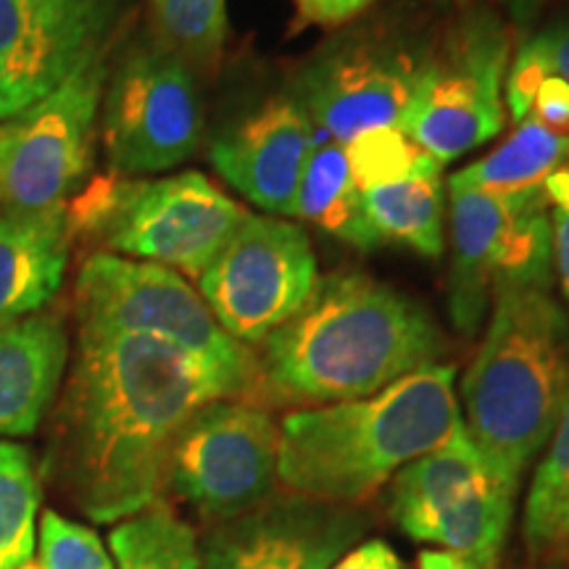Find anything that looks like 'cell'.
<instances>
[{
    "label": "cell",
    "instance_id": "6da1fadb",
    "mask_svg": "<svg viewBox=\"0 0 569 569\" xmlns=\"http://www.w3.org/2000/svg\"><path fill=\"white\" fill-rule=\"evenodd\" d=\"M217 398H234L230 386L177 346L77 330L56 407L51 478L92 522H122L161 501L177 432Z\"/></svg>",
    "mask_w": 569,
    "mask_h": 569
},
{
    "label": "cell",
    "instance_id": "7a4b0ae2",
    "mask_svg": "<svg viewBox=\"0 0 569 569\" xmlns=\"http://www.w3.org/2000/svg\"><path fill=\"white\" fill-rule=\"evenodd\" d=\"M259 348L253 401L315 409L375 396L440 365L446 338L422 306L390 284L330 272Z\"/></svg>",
    "mask_w": 569,
    "mask_h": 569
},
{
    "label": "cell",
    "instance_id": "3957f363",
    "mask_svg": "<svg viewBox=\"0 0 569 569\" xmlns=\"http://www.w3.org/2000/svg\"><path fill=\"white\" fill-rule=\"evenodd\" d=\"M457 430V369L425 367L375 396L284 415L277 482L288 493L361 507Z\"/></svg>",
    "mask_w": 569,
    "mask_h": 569
},
{
    "label": "cell",
    "instance_id": "277c9868",
    "mask_svg": "<svg viewBox=\"0 0 569 569\" xmlns=\"http://www.w3.org/2000/svg\"><path fill=\"white\" fill-rule=\"evenodd\" d=\"M567 380L569 319L551 288L498 293L457 393L469 440L515 490L549 443Z\"/></svg>",
    "mask_w": 569,
    "mask_h": 569
},
{
    "label": "cell",
    "instance_id": "5b68a950",
    "mask_svg": "<svg viewBox=\"0 0 569 569\" xmlns=\"http://www.w3.org/2000/svg\"><path fill=\"white\" fill-rule=\"evenodd\" d=\"M246 213L193 169L159 180L111 172L84 184L69 203L74 234L90 238L103 253L190 277L209 267Z\"/></svg>",
    "mask_w": 569,
    "mask_h": 569
},
{
    "label": "cell",
    "instance_id": "8992f818",
    "mask_svg": "<svg viewBox=\"0 0 569 569\" xmlns=\"http://www.w3.org/2000/svg\"><path fill=\"white\" fill-rule=\"evenodd\" d=\"M77 330L156 338L196 356L230 386L256 398L259 367L251 348L219 327L201 293L174 269L96 251L74 282Z\"/></svg>",
    "mask_w": 569,
    "mask_h": 569
},
{
    "label": "cell",
    "instance_id": "52a82bcc",
    "mask_svg": "<svg viewBox=\"0 0 569 569\" xmlns=\"http://www.w3.org/2000/svg\"><path fill=\"white\" fill-rule=\"evenodd\" d=\"M511 38L490 9L475 6L427 51L401 130L440 163L493 140L507 122L503 77Z\"/></svg>",
    "mask_w": 569,
    "mask_h": 569
},
{
    "label": "cell",
    "instance_id": "ba28073f",
    "mask_svg": "<svg viewBox=\"0 0 569 569\" xmlns=\"http://www.w3.org/2000/svg\"><path fill=\"white\" fill-rule=\"evenodd\" d=\"M507 486L461 430L390 480L388 515L403 536L440 546L475 569H496L515 517Z\"/></svg>",
    "mask_w": 569,
    "mask_h": 569
},
{
    "label": "cell",
    "instance_id": "9c48e42d",
    "mask_svg": "<svg viewBox=\"0 0 569 569\" xmlns=\"http://www.w3.org/2000/svg\"><path fill=\"white\" fill-rule=\"evenodd\" d=\"M427 51L398 27H348L301 63L290 98L319 132L348 146L365 132L401 124Z\"/></svg>",
    "mask_w": 569,
    "mask_h": 569
},
{
    "label": "cell",
    "instance_id": "30bf717a",
    "mask_svg": "<svg viewBox=\"0 0 569 569\" xmlns=\"http://www.w3.org/2000/svg\"><path fill=\"white\" fill-rule=\"evenodd\" d=\"M98 132L113 174L146 177L180 167L203 140L193 67L159 38L140 40L109 71Z\"/></svg>",
    "mask_w": 569,
    "mask_h": 569
},
{
    "label": "cell",
    "instance_id": "8fae6325",
    "mask_svg": "<svg viewBox=\"0 0 569 569\" xmlns=\"http://www.w3.org/2000/svg\"><path fill=\"white\" fill-rule=\"evenodd\" d=\"M280 425L253 398H217L177 432L167 490L206 522H227L277 493Z\"/></svg>",
    "mask_w": 569,
    "mask_h": 569
},
{
    "label": "cell",
    "instance_id": "7c38bea8",
    "mask_svg": "<svg viewBox=\"0 0 569 569\" xmlns=\"http://www.w3.org/2000/svg\"><path fill=\"white\" fill-rule=\"evenodd\" d=\"M109 71L103 56L0 122V206H67L88 184Z\"/></svg>",
    "mask_w": 569,
    "mask_h": 569
},
{
    "label": "cell",
    "instance_id": "4fadbf2b",
    "mask_svg": "<svg viewBox=\"0 0 569 569\" xmlns=\"http://www.w3.org/2000/svg\"><path fill=\"white\" fill-rule=\"evenodd\" d=\"M317 277V256L303 227L248 211L196 277V290L227 336L253 351L301 309Z\"/></svg>",
    "mask_w": 569,
    "mask_h": 569
},
{
    "label": "cell",
    "instance_id": "5bb4252c",
    "mask_svg": "<svg viewBox=\"0 0 569 569\" xmlns=\"http://www.w3.org/2000/svg\"><path fill=\"white\" fill-rule=\"evenodd\" d=\"M369 528L372 517L361 507L282 490L248 515L213 525L201 569H330Z\"/></svg>",
    "mask_w": 569,
    "mask_h": 569
},
{
    "label": "cell",
    "instance_id": "9a60e30c",
    "mask_svg": "<svg viewBox=\"0 0 569 569\" xmlns=\"http://www.w3.org/2000/svg\"><path fill=\"white\" fill-rule=\"evenodd\" d=\"M127 0H0V61L38 98L111 53Z\"/></svg>",
    "mask_w": 569,
    "mask_h": 569
},
{
    "label": "cell",
    "instance_id": "2e32d148",
    "mask_svg": "<svg viewBox=\"0 0 569 569\" xmlns=\"http://www.w3.org/2000/svg\"><path fill=\"white\" fill-rule=\"evenodd\" d=\"M317 127L290 96L269 98L211 140L209 161L248 203L296 217V198Z\"/></svg>",
    "mask_w": 569,
    "mask_h": 569
},
{
    "label": "cell",
    "instance_id": "e0dca14e",
    "mask_svg": "<svg viewBox=\"0 0 569 569\" xmlns=\"http://www.w3.org/2000/svg\"><path fill=\"white\" fill-rule=\"evenodd\" d=\"M451 190V264L446 277V303L451 322L461 336H475L493 301L496 269L501 259L517 198L493 196L482 190L461 188L448 182Z\"/></svg>",
    "mask_w": 569,
    "mask_h": 569
},
{
    "label": "cell",
    "instance_id": "ac0fdd59",
    "mask_svg": "<svg viewBox=\"0 0 569 569\" xmlns=\"http://www.w3.org/2000/svg\"><path fill=\"white\" fill-rule=\"evenodd\" d=\"M74 224L67 206H0V325L40 315L67 277Z\"/></svg>",
    "mask_w": 569,
    "mask_h": 569
},
{
    "label": "cell",
    "instance_id": "d6986e66",
    "mask_svg": "<svg viewBox=\"0 0 569 569\" xmlns=\"http://www.w3.org/2000/svg\"><path fill=\"white\" fill-rule=\"evenodd\" d=\"M69 332L59 315L0 325V438L32 436L59 401Z\"/></svg>",
    "mask_w": 569,
    "mask_h": 569
},
{
    "label": "cell",
    "instance_id": "ffe728a7",
    "mask_svg": "<svg viewBox=\"0 0 569 569\" xmlns=\"http://www.w3.org/2000/svg\"><path fill=\"white\" fill-rule=\"evenodd\" d=\"M296 219L315 224L317 230L356 251H372L382 243L367 217L365 198L351 174L346 146L319 130L298 188Z\"/></svg>",
    "mask_w": 569,
    "mask_h": 569
},
{
    "label": "cell",
    "instance_id": "44dd1931",
    "mask_svg": "<svg viewBox=\"0 0 569 569\" xmlns=\"http://www.w3.org/2000/svg\"><path fill=\"white\" fill-rule=\"evenodd\" d=\"M365 209L382 243H401L438 259L446 246L443 163L427 161L403 180L361 190Z\"/></svg>",
    "mask_w": 569,
    "mask_h": 569
},
{
    "label": "cell",
    "instance_id": "7402d4cb",
    "mask_svg": "<svg viewBox=\"0 0 569 569\" xmlns=\"http://www.w3.org/2000/svg\"><path fill=\"white\" fill-rule=\"evenodd\" d=\"M522 543L536 567H557L569 559V380L525 498Z\"/></svg>",
    "mask_w": 569,
    "mask_h": 569
},
{
    "label": "cell",
    "instance_id": "603a6c76",
    "mask_svg": "<svg viewBox=\"0 0 569 569\" xmlns=\"http://www.w3.org/2000/svg\"><path fill=\"white\" fill-rule=\"evenodd\" d=\"M565 163H569L567 142L528 117L515 124V132L496 151L459 169L448 182L493 196H519L543 190L546 180Z\"/></svg>",
    "mask_w": 569,
    "mask_h": 569
},
{
    "label": "cell",
    "instance_id": "cb8c5ba5",
    "mask_svg": "<svg viewBox=\"0 0 569 569\" xmlns=\"http://www.w3.org/2000/svg\"><path fill=\"white\" fill-rule=\"evenodd\" d=\"M109 546L113 569H201L193 528L163 498L117 522Z\"/></svg>",
    "mask_w": 569,
    "mask_h": 569
},
{
    "label": "cell",
    "instance_id": "d4e9b609",
    "mask_svg": "<svg viewBox=\"0 0 569 569\" xmlns=\"http://www.w3.org/2000/svg\"><path fill=\"white\" fill-rule=\"evenodd\" d=\"M40 482L30 451L0 440V569L34 559L38 546Z\"/></svg>",
    "mask_w": 569,
    "mask_h": 569
},
{
    "label": "cell",
    "instance_id": "484cf974",
    "mask_svg": "<svg viewBox=\"0 0 569 569\" xmlns=\"http://www.w3.org/2000/svg\"><path fill=\"white\" fill-rule=\"evenodd\" d=\"M153 38L182 56L190 67L211 69L222 56L227 32V0H148Z\"/></svg>",
    "mask_w": 569,
    "mask_h": 569
},
{
    "label": "cell",
    "instance_id": "4316f807",
    "mask_svg": "<svg viewBox=\"0 0 569 569\" xmlns=\"http://www.w3.org/2000/svg\"><path fill=\"white\" fill-rule=\"evenodd\" d=\"M351 174L361 190L403 180L422 169L432 156L422 151L415 140L403 134L401 127H382L365 132L346 146Z\"/></svg>",
    "mask_w": 569,
    "mask_h": 569
},
{
    "label": "cell",
    "instance_id": "83f0119b",
    "mask_svg": "<svg viewBox=\"0 0 569 569\" xmlns=\"http://www.w3.org/2000/svg\"><path fill=\"white\" fill-rule=\"evenodd\" d=\"M40 565L46 569H113V559L88 525L46 511L40 519Z\"/></svg>",
    "mask_w": 569,
    "mask_h": 569
},
{
    "label": "cell",
    "instance_id": "f1b7e54d",
    "mask_svg": "<svg viewBox=\"0 0 569 569\" xmlns=\"http://www.w3.org/2000/svg\"><path fill=\"white\" fill-rule=\"evenodd\" d=\"M551 74V61L540 34L525 40L509 59L507 77H503V106H507L511 122L519 124L530 117L540 84Z\"/></svg>",
    "mask_w": 569,
    "mask_h": 569
},
{
    "label": "cell",
    "instance_id": "f546056e",
    "mask_svg": "<svg viewBox=\"0 0 569 569\" xmlns=\"http://www.w3.org/2000/svg\"><path fill=\"white\" fill-rule=\"evenodd\" d=\"M293 3V32L319 27L338 30L372 9L377 0H290Z\"/></svg>",
    "mask_w": 569,
    "mask_h": 569
},
{
    "label": "cell",
    "instance_id": "4dcf8cb0",
    "mask_svg": "<svg viewBox=\"0 0 569 569\" xmlns=\"http://www.w3.org/2000/svg\"><path fill=\"white\" fill-rule=\"evenodd\" d=\"M530 117L569 146V84L551 74L540 84Z\"/></svg>",
    "mask_w": 569,
    "mask_h": 569
},
{
    "label": "cell",
    "instance_id": "1f68e13d",
    "mask_svg": "<svg viewBox=\"0 0 569 569\" xmlns=\"http://www.w3.org/2000/svg\"><path fill=\"white\" fill-rule=\"evenodd\" d=\"M330 569H403V559L388 540L365 538L346 551Z\"/></svg>",
    "mask_w": 569,
    "mask_h": 569
},
{
    "label": "cell",
    "instance_id": "d6a6232c",
    "mask_svg": "<svg viewBox=\"0 0 569 569\" xmlns=\"http://www.w3.org/2000/svg\"><path fill=\"white\" fill-rule=\"evenodd\" d=\"M551 256L553 277L559 280L561 298L569 309V209L551 206Z\"/></svg>",
    "mask_w": 569,
    "mask_h": 569
},
{
    "label": "cell",
    "instance_id": "836d02e7",
    "mask_svg": "<svg viewBox=\"0 0 569 569\" xmlns=\"http://www.w3.org/2000/svg\"><path fill=\"white\" fill-rule=\"evenodd\" d=\"M38 101L32 88L27 82H21L13 71L0 61V122L17 117L27 109V106Z\"/></svg>",
    "mask_w": 569,
    "mask_h": 569
},
{
    "label": "cell",
    "instance_id": "e575fe53",
    "mask_svg": "<svg viewBox=\"0 0 569 569\" xmlns=\"http://www.w3.org/2000/svg\"><path fill=\"white\" fill-rule=\"evenodd\" d=\"M540 40H543L546 53H549L553 77L569 84V21H559V24L540 32Z\"/></svg>",
    "mask_w": 569,
    "mask_h": 569
},
{
    "label": "cell",
    "instance_id": "d590c367",
    "mask_svg": "<svg viewBox=\"0 0 569 569\" xmlns=\"http://www.w3.org/2000/svg\"><path fill=\"white\" fill-rule=\"evenodd\" d=\"M417 569H475L467 559L448 551H422L417 557Z\"/></svg>",
    "mask_w": 569,
    "mask_h": 569
},
{
    "label": "cell",
    "instance_id": "8d00e7d4",
    "mask_svg": "<svg viewBox=\"0 0 569 569\" xmlns=\"http://www.w3.org/2000/svg\"><path fill=\"white\" fill-rule=\"evenodd\" d=\"M546 196H549L551 206H561V209H569V163L557 169L549 180L543 184Z\"/></svg>",
    "mask_w": 569,
    "mask_h": 569
},
{
    "label": "cell",
    "instance_id": "74e56055",
    "mask_svg": "<svg viewBox=\"0 0 569 569\" xmlns=\"http://www.w3.org/2000/svg\"><path fill=\"white\" fill-rule=\"evenodd\" d=\"M546 3H549V0H503V6H507V11L511 13V19H515L517 24H530Z\"/></svg>",
    "mask_w": 569,
    "mask_h": 569
},
{
    "label": "cell",
    "instance_id": "f35d334b",
    "mask_svg": "<svg viewBox=\"0 0 569 569\" xmlns=\"http://www.w3.org/2000/svg\"><path fill=\"white\" fill-rule=\"evenodd\" d=\"M17 569H46V567H42V565H40V561H34V559H32V561H27V565H21V567H17Z\"/></svg>",
    "mask_w": 569,
    "mask_h": 569
},
{
    "label": "cell",
    "instance_id": "ab89813d",
    "mask_svg": "<svg viewBox=\"0 0 569 569\" xmlns=\"http://www.w3.org/2000/svg\"><path fill=\"white\" fill-rule=\"evenodd\" d=\"M443 3H453V6H465L467 0H443Z\"/></svg>",
    "mask_w": 569,
    "mask_h": 569
}]
</instances>
